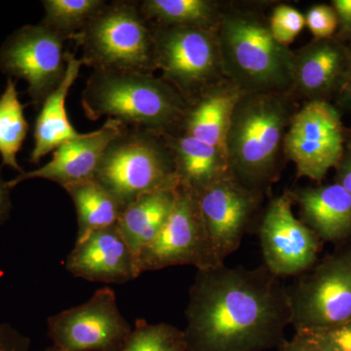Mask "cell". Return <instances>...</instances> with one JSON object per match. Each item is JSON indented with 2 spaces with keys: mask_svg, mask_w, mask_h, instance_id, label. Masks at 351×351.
<instances>
[{
  "mask_svg": "<svg viewBox=\"0 0 351 351\" xmlns=\"http://www.w3.org/2000/svg\"><path fill=\"white\" fill-rule=\"evenodd\" d=\"M186 319V351L278 348L292 324L288 287L265 265L198 269Z\"/></svg>",
  "mask_w": 351,
  "mask_h": 351,
  "instance_id": "1",
  "label": "cell"
},
{
  "mask_svg": "<svg viewBox=\"0 0 351 351\" xmlns=\"http://www.w3.org/2000/svg\"><path fill=\"white\" fill-rule=\"evenodd\" d=\"M216 34L223 76L242 94H290L293 50L274 39L258 5L223 2Z\"/></svg>",
  "mask_w": 351,
  "mask_h": 351,
  "instance_id": "2",
  "label": "cell"
},
{
  "mask_svg": "<svg viewBox=\"0 0 351 351\" xmlns=\"http://www.w3.org/2000/svg\"><path fill=\"white\" fill-rule=\"evenodd\" d=\"M299 108L288 93L240 96L225 140L228 169L237 181L263 193L278 179L284 138Z\"/></svg>",
  "mask_w": 351,
  "mask_h": 351,
  "instance_id": "3",
  "label": "cell"
},
{
  "mask_svg": "<svg viewBox=\"0 0 351 351\" xmlns=\"http://www.w3.org/2000/svg\"><path fill=\"white\" fill-rule=\"evenodd\" d=\"M87 119L103 117L129 129L157 135L181 134L189 105L162 78L154 73L93 71L82 92Z\"/></svg>",
  "mask_w": 351,
  "mask_h": 351,
  "instance_id": "4",
  "label": "cell"
},
{
  "mask_svg": "<svg viewBox=\"0 0 351 351\" xmlns=\"http://www.w3.org/2000/svg\"><path fill=\"white\" fill-rule=\"evenodd\" d=\"M154 31L138 1L117 0L101 7L73 40L93 71L154 73Z\"/></svg>",
  "mask_w": 351,
  "mask_h": 351,
  "instance_id": "5",
  "label": "cell"
},
{
  "mask_svg": "<svg viewBox=\"0 0 351 351\" xmlns=\"http://www.w3.org/2000/svg\"><path fill=\"white\" fill-rule=\"evenodd\" d=\"M95 179L125 208L141 196L180 184L166 138L126 127L106 149Z\"/></svg>",
  "mask_w": 351,
  "mask_h": 351,
  "instance_id": "6",
  "label": "cell"
},
{
  "mask_svg": "<svg viewBox=\"0 0 351 351\" xmlns=\"http://www.w3.org/2000/svg\"><path fill=\"white\" fill-rule=\"evenodd\" d=\"M154 56L160 77L189 105L225 80L216 29L154 27Z\"/></svg>",
  "mask_w": 351,
  "mask_h": 351,
  "instance_id": "7",
  "label": "cell"
},
{
  "mask_svg": "<svg viewBox=\"0 0 351 351\" xmlns=\"http://www.w3.org/2000/svg\"><path fill=\"white\" fill-rule=\"evenodd\" d=\"M289 288L295 332L317 331L351 321V247L335 252Z\"/></svg>",
  "mask_w": 351,
  "mask_h": 351,
  "instance_id": "8",
  "label": "cell"
},
{
  "mask_svg": "<svg viewBox=\"0 0 351 351\" xmlns=\"http://www.w3.org/2000/svg\"><path fill=\"white\" fill-rule=\"evenodd\" d=\"M351 130L334 104L308 101L298 108L284 138V156L299 177L321 182L338 165Z\"/></svg>",
  "mask_w": 351,
  "mask_h": 351,
  "instance_id": "9",
  "label": "cell"
},
{
  "mask_svg": "<svg viewBox=\"0 0 351 351\" xmlns=\"http://www.w3.org/2000/svg\"><path fill=\"white\" fill-rule=\"evenodd\" d=\"M68 40L41 23L24 25L0 46V71L25 80L32 105L40 108L66 75Z\"/></svg>",
  "mask_w": 351,
  "mask_h": 351,
  "instance_id": "10",
  "label": "cell"
},
{
  "mask_svg": "<svg viewBox=\"0 0 351 351\" xmlns=\"http://www.w3.org/2000/svg\"><path fill=\"white\" fill-rule=\"evenodd\" d=\"M195 195L206 240L207 269L225 265L248 232L263 193L247 188L230 173Z\"/></svg>",
  "mask_w": 351,
  "mask_h": 351,
  "instance_id": "11",
  "label": "cell"
},
{
  "mask_svg": "<svg viewBox=\"0 0 351 351\" xmlns=\"http://www.w3.org/2000/svg\"><path fill=\"white\" fill-rule=\"evenodd\" d=\"M47 326L52 346L61 351H120L133 330L110 287L98 289L84 304L51 316Z\"/></svg>",
  "mask_w": 351,
  "mask_h": 351,
  "instance_id": "12",
  "label": "cell"
},
{
  "mask_svg": "<svg viewBox=\"0 0 351 351\" xmlns=\"http://www.w3.org/2000/svg\"><path fill=\"white\" fill-rule=\"evenodd\" d=\"M207 269L206 240L195 193L178 186L174 205L160 232L137 257L138 272L174 265Z\"/></svg>",
  "mask_w": 351,
  "mask_h": 351,
  "instance_id": "13",
  "label": "cell"
},
{
  "mask_svg": "<svg viewBox=\"0 0 351 351\" xmlns=\"http://www.w3.org/2000/svg\"><path fill=\"white\" fill-rule=\"evenodd\" d=\"M291 191L270 201L261 221L263 265L277 277L301 276L317 261L320 240L293 213Z\"/></svg>",
  "mask_w": 351,
  "mask_h": 351,
  "instance_id": "14",
  "label": "cell"
},
{
  "mask_svg": "<svg viewBox=\"0 0 351 351\" xmlns=\"http://www.w3.org/2000/svg\"><path fill=\"white\" fill-rule=\"evenodd\" d=\"M350 45L336 36L313 39L293 50L290 95L297 103H334L348 73Z\"/></svg>",
  "mask_w": 351,
  "mask_h": 351,
  "instance_id": "15",
  "label": "cell"
},
{
  "mask_svg": "<svg viewBox=\"0 0 351 351\" xmlns=\"http://www.w3.org/2000/svg\"><path fill=\"white\" fill-rule=\"evenodd\" d=\"M69 274L91 282L122 284L140 276L137 258L117 225L75 242L66 260Z\"/></svg>",
  "mask_w": 351,
  "mask_h": 351,
  "instance_id": "16",
  "label": "cell"
},
{
  "mask_svg": "<svg viewBox=\"0 0 351 351\" xmlns=\"http://www.w3.org/2000/svg\"><path fill=\"white\" fill-rule=\"evenodd\" d=\"M125 128L117 120L108 119L99 130L82 134L68 141L53 152L52 159L38 169L19 174L8 181L11 189L32 179L54 182L62 188L93 179L101 158L110 143Z\"/></svg>",
  "mask_w": 351,
  "mask_h": 351,
  "instance_id": "17",
  "label": "cell"
},
{
  "mask_svg": "<svg viewBox=\"0 0 351 351\" xmlns=\"http://www.w3.org/2000/svg\"><path fill=\"white\" fill-rule=\"evenodd\" d=\"M301 221L320 241L339 243L351 237V195L337 182L291 191Z\"/></svg>",
  "mask_w": 351,
  "mask_h": 351,
  "instance_id": "18",
  "label": "cell"
},
{
  "mask_svg": "<svg viewBox=\"0 0 351 351\" xmlns=\"http://www.w3.org/2000/svg\"><path fill=\"white\" fill-rule=\"evenodd\" d=\"M83 64L82 59H76L75 53H69L68 69L63 82L48 96L39 110L34 126V145L29 162L38 164L44 156L54 152L64 143L82 136L69 121L66 100Z\"/></svg>",
  "mask_w": 351,
  "mask_h": 351,
  "instance_id": "19",
  "label": "cell"
},
{
  "mask_svg": "<svg viewBox=\"0 0 351 351\" xmlns=\"http://www.w3.org/2000/svg\"><path fill=\"white\" fill-rule=\"evenodd\" d=\"M241 95V92L226 80L210 88L189 105L182 133L225 152L228 123Z\"/></svg>",
  "mask_w": 351,
  "mask_h": 351,
  "instance_id": "20",
  "label": "cell"
},
{
  "mask_svg": "<svg viewBox=\"0 0 351 351\" xmlns=\"http://www.w3.org/2000/svg\"><path fill=\"white\" fill-rule=\"evenodd\" d=\"M165 138L174 156L180 186L184 189L197 195L230 174L226 154L218 147L182 133Z\"/></svg>",
  "mask_w": 351,
  "mask_h": 351,
  "instance_id": "21",
  "label": "cell"
},
{
  "mask_svg": "<svg viewBox=\"0 0 351 351\" xmlns=\"http://www.w3.org/2000/svg\"><path fill=\"white\" fill-rule=\"evenodd\" d=\"M178 186L141 196L120 216L117 228L136 258L160 232L174 205Z\"/></svg>",
  "mask_w": 351,
  "mask_h": 351,
  "instance_id": "22",
  "label": "cell"
},
{
  "mask_svg": "<svg viewBox=\"0 0 351 351\" xmlns=\"http://www.w3.org/2000/svg\"><path fill=\"white\" fill-rule=\"evenodd\" d=\"M63 189L75 206L77 216L75 242L82 241L101 228L117 225L125 209L95 178L69 184Z\"/></svg>",
  "mask_w": 351,
  "mask_h": 351,
  "instance_id": "23",
  "label": "cell"
},
{
  "mask_svg": "<svg viewBox=\"0 0 351 351\" xmlns=\"http://www.w3.org/2000/svg\"><path fill=\"white\" fill-rule=\"evenodd\" d=\"M141 11L154 27L216 29L223 2L215 0H144Z\"/></svg>",
  "mask_w": 351,
  "mask_h": 351,
  "instance_id": "24",
  "label": "cell"
},
{
  "mask_svg": "<svg viewBox=\"0 0 351 351\" xmlns=\"http://www.w3.org/2000/svg\"><path fill=\"white\" fill-rule=\"evenodd\" d=\"M29 132L25 119L24 107L18 98L16 83L7 80L5 89L0 96V156L2 165L25 172L17 161V154L24 144Z\"/></svg>",
  "mask_w": 351,
  "mask_h": 351,
  "instance_id": "25",
  "label": "cell"
},
{
  "mask_svg": "<svg viewBox=\"0 0 351 351\" xmlns=\"http://www.w3.org/2000/svg\"><path fill=\"white\" fill-rule=\"evenodd\" d=\"M106 3L104 0H44L41 24L73 40Z\"/></svg>",
  "mask_w": 351,
  "mask_h": 351,
  "instance_id": "26",
  "label": "cell"
},
{
  "mask_svg": "<svg viewBox=\"0 0 351 351\" xmlns=\"http://www.w3.org/2000/svg\"><path fill=\"white\" fill-rule=\"evenodd\" d=\"M184 330L167 324L136 321L135 327L120 351H186Z\"/></svg>",
  "mask_w": 351,
  "mask_h": 351,
  "instance_id": "27",
  "label": "cell"
},
{
  "mask_svg": "<svg viewBox=\"0 0 351 351\" xmlns=\"http://www.w3.org/2000/svg\"><path fill=\"white\" fill-rule=\"evenodd\" d=\"M269 24L270 32L277 43L289 47L306 27V18L295 7L278 4L270 14Z\"/></svg>",
  "mask_w": 351,
  "mask_h": 351,
  "instance_id": "28",
  "label": "cell"
},
{
  "mask_svg": "<svg viewBox=\"0 0 351 351\" xmlns=\"http://www.w3.org/2000/svg\"><path fill=\"white\" fill-rule=\"evenodd\" d=\"M306 27L313 34L314 39L334 38L338 32L339 20L331 4H315L307 10Z\"/></svg>",
  "mask_w": 351,
  "mask_h": 351,
  "instance_id": "29",
  "label": "cell"
},
{
  "mask_svg": "<svg viewBox=\"0 0 351 351\" xmlns=\"http://www.w3.org/2000/svg\"><path fill=\"white\" fill-rule=\"evenodd\" d=\"M306 332L332 351H351V321L327 329Z\"/></svg>",
  "mask_w": 351,
  "mask_h": 351,
  "instance_id": "30",
  "label": "cell"
},
{
  "mask_svg": "<svg viewBox=\"0 0 351 351\" xmlns=\"http://www.w3.org/2000/svg\"><path fill=\"white\" fill-rule=\"evenodd\" d=\"M31 339L7 323L0 324V351H29Z\"/></svg>",
  "mask_w": 351,
  "mask_h": 351,
  "instance_id": "31",
  "label": "cell"
},
{
  "mask_svg": "<svg viewBox=\"0 0 351 351\" xmlns=\"http://www.w3.org/2000/svg\"><path fill=\"white\" fill-rule=\"evenodd\" d=\"M277 351H332L306 332H295L290 341L284 339Z\"/></svg>",
  "mask_w": 351,
  "mask_h": 351,
  "instance_id": "32",
  "label": "cell"
},
{
  "mask_svg": "<svg viewBox=\"0 0 351 351\" xmlns=\"http://www.w3.org/2000/svg\"><path fill=\"white\" fill-rule=\"evenodd\" d=\"M331 5L338 16L339 27L336 38L351 44V0H332Z\"/></svg>",
  "mask_w": 351,
  "mask_h": 351,
  "instance_id": "33",
  "label": "cell"
},
{
  "mask_svg": "<svg viewBox=\"0 0 351 351\" xmlns=\"http://www.w3.org/2000/svg\"><path fill=\"white\" fill-rule=\"evenodd\" d=\"M335 169V182L343 186L351 195V138L346 143L343 156Z\"/></svg>",
  "mask_w": 351,
  "mask_h": 351,
  "instance_id": "34",
  "label": "cell"
},
{
  "mask_svg": "<svg viewBox=\"0 0 351 351\" xmlns=\"http://www.w3.org/2000/svg\"><path fill=\"white\" fill-rule=\"evenodd\" d=\"M348 45H350V56L348 73H346L343 87L337 96L336 100L332 103L343 115L351 114V44H348Z\"/></svg>",
  "mask_w": 351,
  "mask_h": 351,
  "instance_id": "35",
  "label": "cell"
},
{
  "mask_svg": "<svg viewBox=\"0 0 351 351\" xmlns=\"http://www.w3.org/2000/svg\"><path fill=\"white\" fill-rule=\"evenodd\" d=\"M10 191L11 189L9 188L8 182H6L2 177L1 167H0V226L5 223L12 211Z\"/></svg>",
  "mask_w": 351,
  "mask_h": 351,
  "instance_id": "36",
  "label": "cell"
},
{
  "mask_svg": "<svg viewBox=\"0 0 351 351\" xmlns=\"http://www.w3.org/2000/svg\"><path fill=\"white\" fill-rule=\"evenodd\" d=\"M43 351H61L59 350V348H57L56 346H51L49 348H46L45 350Z\"/></svg>",
  "mask_w": 351,
  "mask_h": 351,
  "instance_id": "37",
  "label": "cell"
}]
</instances>
